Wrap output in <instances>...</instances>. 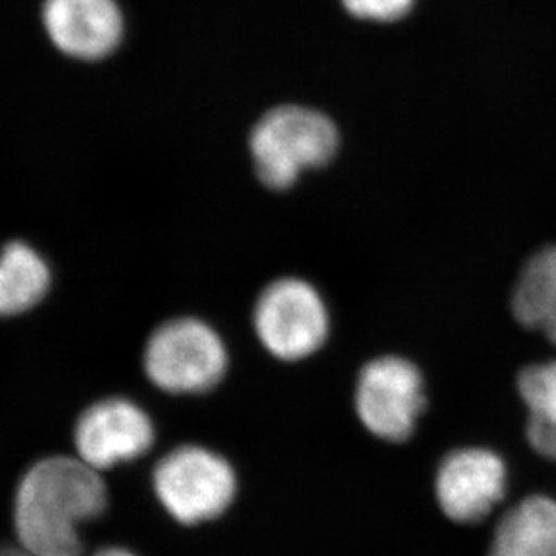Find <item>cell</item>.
<instances>
[{"mask_svg": "<svg viewBox=\"0 0 556 556\" xmlns=\"http://www.w3.org/2000/svg\"><path fill=\"white\" fill-rule=\"evenodd\" d=\"M0 556H31L24 549H11V547L0 546Z\"/></svg>", "mask_w": 556, "mask_h": 556, "instance_id": "cell-16", "label": "cell"}, {"mask_svg": "<svg viewBox=\"0 0 556 556\" xmlns=\"http://www.w3.org/2000/svg\"><path fill=\"white\" fill-rule=\"evenodd\" d=\"M508 466L482 446L452 450L433 477V498L452 525L477 526L490 519L508 495Z\"/></svg>", "mask_w": 556, "mask_h": 556, "instance_id": "cell-7", "label": "cell"}, {"mask_svg": "<svg viewBox=\"0 0 556 556\" xmlns=\"http://www.w3.org/2000/svg\"><path fill=\"white\" fill-rule=\"evenodd\" d=\"M109 508L102 473L76 455L37 460L16 484L11 526L31 556H84L81 530Z\"/></svg>", "mask_w": 556, "mask_h": 556, "instance_id": "cell-1", "label": "cell"}, {"mask_svg": "<svg viewBox=\"0 0 556 556\" xmlns=\"http://www.w3.org/2000/svg\"><path fill=\"white\" fill-rule=\"evenodd\" d=\"M338 144L340 136L332 119L302 105L271 109L250 136L258 181L271 190H288L304 172L327 165Z\"/></svg>", "mask_w": 556, "mask_h": 556, "instance_id": "cell-3", "label": "cell"}, {"mask_svg": "<svg viewBox=\"0 0 556 556\" xmlns=\"http://www.w3.org/2000/svg\"><path fill=\"white\" fill-rule=\"evenodd\" d=\"M486 556H556V498L535 493L506 509Z\"/></svg>", "mask_w": 556, "mask_h": 556, "instance_id": "cell-10", "label": "cell"}, {"mask_svg": "<svg viewBox=\"0 0 556 556\" xmlns=\"http://www.w3.org/2000/svg\"><path fill=\"white\" fill-rule=\"evenodd\" d=\"M91 556H138L132 549L124 546H105L100 547L98 552L92 553Z\"/></svg>", "mask_w": 556, "mask_h": 556, "instance_id": "cell-15", "label": "cell"}, {"mask_svg": "<svg viewBox=\"0 0 556 556\" xmlns=\"http://www.w3.org/2000/svg\"><path fill=\"white\" fill-rule=\"evenodd\" d=\"M51 271L26 242H10L0 252V316L21 315L48 293Z\"/></svg>", "mask_w": 556, "mask_h": 556, "instance_id": "cell-12", "label": "cell"}, {"mask_svg": "<svg viewBox=\"0 0 556 556\" xmlns=\"http://www.w3.org/2000/svg\"><path fill=\"white\" fill-rule=\"evenodd\" d=\"M253 327L264 349L282 362L315 354L329 334V313L320 293L302 278H278L258 296Z\"/></svg>", "mask_w": 556, "mask_h": 556, "instance_id": "cell-5", "label": "cell"}, {"mask_svg": "<svg viewBox=\"0 0 556 556\" xmlns=\"http://www.w3.org/2000/svg\"><path fill=\"white\" fill-rule=\"evenodd\" d=\"M517 387L528 408L526 435L531 448L556 460V359L522 369Z\"/></svg>", "mask_w": 556, "mask_h": 556, "instance_id": "cell-13", "label": "cell"}, {"mask_svg": "<svg viewBox=\"0 0 556 556\" xmlns=\"http://www.w3.org/2000/svg\"><path fill=\"white\" fill-rule=\"evenodd\" d=\"M511 309L520 326L542 332L556 345V244L526 263L515 283Z\"/></svg>", "mask_w": 556, "mask_h": 556, "instance_id": "cell-11", "label": "cell"}, {"mask_svg": "<svg viewBox=\"0 0 556 556\" xmlns=\"http://www.w3.org/2000/svg\"><path fill=\"white\" fill-rule=\"evenodd\" d=\"M152 490L176 525L199 528L223 519L233 508L239 497V477L219 452L182 444L157 460Z\"/></svg>", "mask_w": 556, "mask_h": 556, "instance_id": "cell-2", "label": "cell"}, {"mask_svg": "<svg viewBox=\"0 0 556 556\" xmlns=\"http://www.w3.org/2000/svg\"><path fill=\"white\" fill-rule=\"evenodd\" d=\"M42 18L54 46L73 59H105L124 37L116 0H46Z\"/></svg>", "mask_w": 556, "mask_h": 556, "instance_id": "cell-9", "label": "cell"}, {"mask_svg": "<svg viewBox=\"0 0 556 556\" xmlns=\"http://www.w3.org/2000/svg\"><path fill=\"white\" fill-rule=\"evenodd\" d=\"M154 441L149 414L124 397L94 403L76 422V455L98 471L143 457Z\"/></svg>", "mask_w": 556, "mask_h": 556, "instance_id": "cell-8", "label": "cell"}, {"mask_svg": "<svg viewBox=\"0 0 556 556\" xmlns=\"http://www.w3.org/2000/svg\"><path fill=\"white\" fill-rule=\"evenodd\" d=\"M416 0H342L343 8L362 21L396 22L408 15Z\"/></svg>", "mask_w": 556, "mask_h": 556, "instance_id": "cell-14", "label": "cell"}, {"mask_svg": "<svg viewBox=\"0 0 556 556\" xmlns=\"http://www.w3.org/2000/svg\"><path fill=\"white\" fill-rule=\"evenodd\" d=\"M425 383L416 365L400 356H381L358 376L354 408L365 430L386 443H405L425 410Z\"/></svg>", "mask_w": 556, "mask_h": 556, "instance_id": "cell-6", "label": "cell"}, {"mask_svg": "<svg viewBox=\"0 0 556 556\" xmlns=\"http://www.w3.org/2000/svg\"><path fill=\"white\" fill-rule=\"evenodd\" d=\"M149 380L170 394H201L225 378L228 353L219 334L198 318L157 327L144 349Z\"/></svg>", "mask_w": 556, "mask_h": 556, "instance_id": "cell-4", "label": "cell"}]
</instances>
